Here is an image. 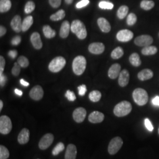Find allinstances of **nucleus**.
<instances>
[{
  "label": "nucleus",
  "mask_w": 159,
  "mask_h": 159,
  "mask_svg": "<svg viewBox=\"0 0 159 159\" xmlns=\"http://www.w3.org/2000/svg\"><path fill=\"white\" fill-rule=\"evenodd\" d=\"M71 31L73 33L75 34L80 40L85 39L87 35V30L83 23L80 20H74L71 25Z\"/></svg>",
  "instance_id": "nucleus-1"
},
{
  "label": "nucleus",
  "mask_w": 159,
  "mask_h": 159,
  "mask_svg": "<svg viewBox=\"0 0 159 159\" xmlns=\"http://www.w3.org/2000/svg\"><path fill=\"white\" fill-rule=\"evenodd\" d=\"M132 106L130 102L123 101L118 103L114 108V114L117 117H124L130 113Z\"/></svg>",
  "instance_id": "nucleus-2"
},
{
  "label": "nucleus",
  "mask_w": 159,
  "mask_h": 159,
  "mask_svg": "<svg viewBox=\"0 0 159 159\" xmlns=\"http://www.w3.org/2000/svg\"><path fill=\"white\" fill-rule=\"evenodd\" d=\"M133 98L137 105L142 106L147 104L148 100V93L145 90L137 88L133 93Z\"/></svg>",
  "instance_id": "nucleus-3"
},
{
  "label": "nucleus",
  "mask_w": 159,
  "mask_h": 159,
  "mask_svg": "<svg viewBox=\"0 0 159 159\" xmlns=\"http://www.w3.org/2000/svg\"><path fill=\"white\" fill-rule=\"evenodd\" d=\"M87 61L85 57L79 56L75 57L73 61V70L75 74L80 75L83 74L86 68Z\"/></svg>",
  "instance_id": "nucleus-4"
},
{
  "label": "nucleus",
  "mask_w": 159,
  "mask_h": 159,
  "mask_svg": "<svg viewBox=\"0 0 159 159\" xmlns=\"http://www.w3.org/2000/svg\"><path fill=\"white\" fill-rule=\"evenodd\" d=\"M66 64V61L64 57H56L49 64L48 68L52 73H58L64 67Z\"/></svg>",
  "instance_id": "nucleus-5"
},
{
  "label": "nucleus",
  "mask_w": 159,
  "mask_h": 159,
  "mask_svg": "<svg viewBox=\"0 0 159 159\" xmlns=\"http://www.w3.org/2000/svg\"><path fill=\"white\" fill-rule=\"evenodd\" d=\"M11 120L7 116H1L0 117V133L6 135L9 134L12 130Z\"/></svg>",
  "instance_id": "nucleus-6"
},
{
  "label": "nucleus",
  "mask_w": 159,
  "mask_h": 159,
  "mask_svg": "<svg viewBox=\"0 0 159 159\" xmlns=\"http://www.w3.org/2000/svg\"><path fill=\"white\" fill-rule=\"evenodd\" d=\"M123 144V140L120 137H116L111 139L108 144V152L110 154L114 155L117 153Z\"/></svg>",
  "instance_id": "nucleus-7"
},
{
  "label": "nucleus",
  "mask_w": 159,
  "mask_h": 159,
  "mask_svg": "<svg viewBox=\"0 0 159 159\" xmlns=\"http://www.w3.org/2000/svg\"><path fill=\"white\" fill-rule=\"evenodd\" d=\"M153 42V38L149 35H142L137 37L134 40V43L140 47H146L151 45Z\"/></svg>",
  "instance_id": "nucleus-8"
},
{
  "label": "nucleus",
  "mask_w": 159,
  "mask_h": 159,
  "mask_svg": "<svg viewBox=\"0 0 159 159\" xmlns=\"http://www.w3.org/2000/svg\"><path fill=\"white\" fill-rule=\"evenodd\" d=\"M54 141V136L51 133H47L40 139L39 146L41 150H46L49 148Z\"/></svg>",
  "instance_id": "nucleus-9"
},
{
  "label": "nucleus",
  "mask_w": 159,
  "mask_h": 159,
  "mask_svg": "<svg viewBox=\"0 0 159 159\" xmlns=\"http://www.w3.org/2000/svg\"><path fill=\"white\" fill-rule=\"evenodd\" d=\"M133 33L130 30H122L117 33L116 38L121 42H128L133 38Z\"/></svg>",
  "instance_id": "nucleus-10"
},
{
  "label": "nucleus",
  "mask_w": 159,
  "mask_h": 159,
  "mask_svg": "<svg viewBox=\"0 0 159 159\" xmlns=\"http://www.w3.org/2000/svg\"><path fill=\"white\" fill-rule=\"evenodd\" d=\"M30 97L34 100L39 101L44 96V91L43 88L40 85H35L30 91Z\"/></svg>",
  "instance_id": "nucleus-11"
},
{
  "label": "nucleus",
  "mask_w": 159,
  "mask_h": 159,
  "mask_svg": "<svg viewBox=\"0 0 159 159\" xmlns=\"http://www.w3.org/2000/svg\"><path fill=\"white\" fill-rule=\"evenodd\" d=\"M87 111L83 107H79L74 110L73 113V117L74 121L78 123H82L85 119Z\"/></svg>",
  "instance_id": "nucleus-12"
},
{
  "label": "nucleus",
  "mask_w": 159,
  "mask_h": 159,
  "mask_svg": "<svg viewBox=\"0 0 159 159\" xmlns=\"http://www.w3.org/2000/svg\"><path fill=\"white\" fill-rule=\"evenodd\" d=\"M105 50V46L102 43H93L89 46V51L93 54H101Z\"/></svg>",
  "instance_id": "nucleus-13"
},
{
  "label": "nucleus",
  "mask_w": 159,
  "mask_h": 159,
  "mask_svg": "<svg viewBox=\"0 0 159 159\" xmlns=\"http://www.w3.org/2000/svg\"><path fill=\"white\" fill-rule=\"evenodd\" d=\"M30 40L32 45L36 50H40L43 47V43L41 40V37L39 33L34 32L31 34Z\"/></svg>",
  "instance_id": "nucleus-14"
},
{
  "label": "nucleus",
  "mask_w": 159,
  "mask_h": 159,
  "mask_svg": "<svg viewBox=\"0 0 159 159\" xmlns=\"http://www.w3.org/2000/svg\"><path fill=\"white\" fill-rule=\"evenodd\" d=\"M120 72H121V66L118 63L114 64L108 70V77L111 79H116L119 76Z\"/></svg>",
  "instance_id": "nucleus-15"
},
{
  "label": "nucleus",
  "mask_w": 159,
  "mask_h": 159,
  "mask_svg": "<svg viewBox=\"0 0 159 159\" xmlns=\"http://www.w3.org/2000/svg\"><path fill=\"white\" fill-rule=\"evenodd\" d=\"M130 80V74L127 70H122L119 76V84L120 86L124 87L127 85Z\"/></svg>",
  "instance_id": "nucleus-16"
},
{
  "label": "nucleus",
  "mask_w": 159,
  "mask_h": 159,
  "mask_svg": "<svg viewBox=\"0 0 159 159\" xmlns=\"http://www.w3.org/2000/svg\"><path fill=\"white\" fill-rule=\"evenodd\" d=\"M104 119V114L98 111H94L92 112L89 116V120L92 123H102Z\"/></svg>",
  "instance_id": "nucleus-17"
},
{
  "label": "nucleus",
  "mask_w": 159,
  "mask_h": 159,
  "mask_svg": "<svg viewBox=\"0 0 159 159\" xmlns=\"http://www.w3.org/2000/svg\"><path fill=\"white\" fill-rule=\"evenodd\" d=\"M30 133L29 129L24 128L20 132L18 136V142L20 144H25L29 142Z\"/></svg>",
  "instance_id": "nucleus-18"
},
{
  "label": "nucleus",
  "mask_w": 159,
  "mask_h": 159,
  "mask_svg": "<svg viewBox=\"0 0 159 159\" xmlns=\"http://www.w3.org/2000/svg\"><path fill=\"white\" fill-rule=\"evenodd\" d=\"M97 24L101 31L103 33H109L111 30V25L108 21L104 18H99L97 20Z\"/></svg>",
  "instance_id": "nucleus-19"
},
{
  "label": "nucleus",
  "mask_w": 159,
  "mask_h": 159,
  "mask_svg": "<svg viewBox=\"0 0 159 159\" xmlns=\"http://www.w3.org/2000/svg\"><path fill=\"white\" fill-rule=\"evenodd\" d=\"M77 153L76 146L73 144H68L65 153V159H75Z\"/></svg>",
  "instance_id": "nucleus-20"
},
{
  "label": "nucleus",
  "mask_w": 159,
  "mask_h": 159,
  "mask_svg": "<svg viewBox=\"0 0 159 159\" xmlns=\"http://www.w3.org/2000/svg\"><path fill=\"white\" fill-rule=\"evenodd\" d=\"M12 29L16 33H20L22 30L21 18L20 16H16L11 21Z\"/></svg>",
  "instance_id": "nucleus-21"
},
{
  "label": "nucleus",
  "mask_w": 159,
  "mask_h": 159,
  "mask_svg": "<svg viewBox=\"0 0 159 159\" xmlns=\"http://www.w3.org/2000/svg\"><path fill=\"white\" fill-rule=\"evenodd\" d=\"M138 78L141 81L151 79L153 77V72L150 69H144L138 73Z\"/></svg>",
  "instance_id": "nucleus-22"
},
{
  "label": "nucleus",
  "mask_w": 159,
  "mask_h": 159,
  "mask_svg": "<svg viewBox=\"0 0 159 159\" xmlns=\"http://www.w3.org/2000/svg\"><path fill=\"white\" fill-rule=\"evenodd\" d=\"M71 30V25L68 21H64L61 26L60 31V35L61 38L66 39L68 36L70 31Z\"/></svg>",
  "instance_id": "nucleus-23"
},
{
  "label": "nucleus",
  "mask_w": 159,
  "mask_h": 159,
  "mask_svg": "<svg viewBox=\"0 0 159 159\" xmlns=\"http://www.w3.org/2000/svg\"><path fill=\"white\" fill-rule=\"evenodd\" d=\"M34 22L33 17L32 16H27L24 18L22 22V31L24 32L27 31L31 27Z\"/></svg>",
  "instance_id": "nucleus-24"
},
{
  "label": "nucleus",
  "mask_w": 159,
  "mask_h": 159,
  "mask_svg": "<svg viewBox=\"0 0 159 159\" xmlns=\"http://www.w3.org/2000/svg\"><path fill=\"white\" fill-rule=\"evenodd\" d=\"M11 7L10 0H0V12L1 13L8 11Z\"/></svg>",
  "instance_id": "nucleus-25"
},
{
  "label": "nucleus",
  "mask_w": 159,
  "mask_h": 159,
  "mask_svg": "<svg viewBox=\"0 0 159 159\" xmlns=\"http://www.w3.org/2000/svg\"><path fill=\"white\" fill-rule=\"evenodd\" d=\"M129 61L131 65H133L134 67H139L142 64L139 55L136 52L131 54L130 56L129 57Z\"/></svg>",
  "instance_id": "nucleus-26"
},
{
  "label": "nucleus",
  "mask_w": 159,
  "mask_h": 159,
  "mask_svg": "<svg viewBox=\"0 0 159 159\" xmlns=\"http://www.w3.org/2000/svg\"><path fill=\"white\" fill-rule=\"evenodd\" d=\"M43 33L47 39H52L56 36V31L51 29L50 25H46L43 27Z\"/></svg>",
  "instance_id": "nucleus-27"
},
{
  "label": "nucleus",
  "mask_w": 159,
  "mask_h": 159,
  "mask_svg": "<svg viewBox=\"0 0 159 159\" xmlns=\"http://www.w3.org/2000/svg\"><path fill=\"white\" fill-rule=\"evenodd\" d=\"M157 52V48L155 46H146V47H144L142 50V53L144 56L154 55Z\"/></svg>",
  "instance_id": "nucleus-28"
},
{
  "label": "nucleus",
  "mask_w": 159,
  "mask_h": 159,
  "mask_svg": "<svg viewBox=\"0 0 159 159\" xmlns=\"http://www.w3.org/2000/svg\"><path fill=\"white\" fill-rule=\"evenodd\" d=\"M155 5L154 1L151 0H143L140 3V7L144 10L148 11L152 9Z\"/></svg>",
  "instance_id": "nucleus-29"
},
{
  "label": "nucleus",
  "mask_w": 159,
  "mask_h": 159,
  "mask_svg": "<svg viewBox=\"0 0 159 159\" xmlns=\"http://www.w3.org/2000/svg\"><path fill=\"white\" fill-rule=\"evenodd\" d=\"M65 16H66L65 11L63 10H60L58 11L56 13L52 14L50 16V20L54 21H60L63 20Z\"/></svg>",
  "instance_id": "nucleus-30"
},
{
  "label": "nucleus",
  "mask_w": 159,
  "mask_h": 159,
  "mask_svg": "<svg viewBox=\"0 0 159 159\" xmlns=\"http://www.w3.org/2000/svg\"><path fill=\"white\" fill-rule=\"evenodd\" d=\"M129 12V7L126 6H121L117 12V16L119 19L125 18Z\"/></svg>",
  "instance_id": "nucleus-31"
},
{
  "label": "nucleus",
  "mask_w": 159,
  "mask_h": 159,
  "mask_svg": "<svg viewBox=\"0 0 159 159\" xmlns=\"http://www.w3.org/2000/svg\"><path fill=\"white\" fill-rule=\"evenodd\" d=\"M124 54V51L123 48L120 47H118L114 49L113 51L111 52V57L113 59H119L120 58L122 57Z\"/></svg>",
  "instance_id": "nucleus-32"
},
{
  "label": "nucleus",
  "mask_w": 159,
  "mask_h": 159,
  "mask_svg": "<svg viewBox=\"0 0 159 159\" xmlns=\"http://www.w3.org/2000/svg\"><path fill=\"white\" fill-rule=\"evenodd\" d=\"M89 97L91 102H97L100 101V100L102 98V93L98 90H94L91 91L89 94Z\"/></svg>",
  "instance_id": "nucleus-33"
},
{
  "label": "nucleus",
  "mask_w": 159,
  "mask_h": 159,
  "mask_svg": "<svg viewBox=\"0 0 159 159\" xmlns=\"http://www.w3.org/2000/svg\"><path fill=\"white\" fill-rule=\"evenodd\" d=\"M10 156L8 148L3 145L0 146V159H7Z\"/></svg>",
  "instance_id": "nucleus-34"
},
{
  "label": "nucleus",
  "mask_w": 159,
  "mask_h": 159,
  "mask_svg": "<svg viewBox=\"0 0 159 159\" xmlns=\"http://www.w3.org/2000/svg\"><path fill=\"white\" fill-rule=\"evenodd\" d=\"M17 63L23 68H26L29 66V61L28 58L25 56H20L17 59Z\"/></svg>",
  "instance_id": "nucleus-35"
},
{
  "label": "nucleus",
  "mask_w": 159,
  "mask_h": 159,
  "mask_svg": "<svg viewBox=\"0 0 159 159\" xmlns=\"http://www.w3.org/2000/svg\"><path fill=\"white\" fill-rule=\"evenodd\" d=\"M35 8V5L34 2L30 1L26 3V4L25 6L24 11L26 14H29L34 11Z\"/></svg>",
  "instance_id": "nucleus-36"
},
{
  "label": "nucleus",
  "mask_w": 159,
  "mask_h": 159,
  "mask_svg": "<svg viewBox=\"0 0 159 159\" xmlns=\"http://www.w3.org/2000/svg\"><path fill=\"white\" fill-rule=\"evenodd\" d=\"M64 144L62 142L58 143L57 145L56 146V147L53 148L52 154L54 156H57L60 152H63L64 150Z\"/></svg>",
  "instance_id": "nucleus-37"
},
{
  "label": "nucleus",
  "mask_w": 159,
  "mask_h": 159,
  "mask_svg": "<svg viewBox=\"0 0 159 159\" xmlns=\"http://www.w3.org/2000/svg\"><path fill=\"white\" fill-rule=\"evenodd\" d=\"M98 6L100 8L104 10H111L114 7L113 4L108 1H101L100 2Z\"/></svg>",
  "instance_id": "nucleus-38"
},
{
  "label": "nucleus",
  "mask_w": 159,
  "mask_h": 159,
  "mask_svg": "<svg viewBox=\"0 0 159 159\" xmlns=\"http://www.w3.org/2000/svg\"><path fill=\"white\" fill-rule=\"evenodd\" d=\"M136 16L134 13H130L127 18V24L130 26L134 25L136 23Z\"/></svg>",
  "instance_id": "nucleus-39"
},
{
  "label": "nucleus",
  "mask_w": 159,
  "mask_h": 159,
  "mask_svg": "<svg viewBox=\"0 0 159 159\" xmlns=\"http://www.w3.org/2000/svg\"><path fill=\"white\" fill-rule=\"evenodd\" d=\"M21 66L18 63H14V67L12 68L11 73L14 76H18L21 71Z\"/></svg>",
  "instance_id": "nucleus-40"
},
{
  "label": "nucleus",
  "mask_w": 159,
  "mask_h": 159,
  "mask_svg": "<svg viewBox=\"0 0 159 159\" xmlns=\"http://www.w3.org/2000/svg\"><path fill=\"white\" fill-rule=\"evenodd\" d=\"M65 97L68 99L70 102H74L76 99V96L74 93V92L67 90L66 91V93L65 94Z\"/></svg>",
  "instance_id": "nucleus-41"
},
{
  "label": "nucleus",
  "mask_w": 159,
  "mask_h": 159,
  "mask_svg": "<svg viewBox=\"0 0 159 159\" xmlns=\"http://www.w3.org/2000/svg\"><path fill=\"white\" fill-rule=\"evenodd\" d=\"M77 89L79 90V94L80 96H83L85 95V93L87 92L86 85L84 84H82V85L79 86Z\"/></svg>",
  "instance_id": "nucleus-42"
},
{
  "label": "nucleus",
  "mask_w": 159,
  "mask_h": 159,
  "mask_svg": "<svg viewBox=\"0 0 159 159\" xmlns=\"http://www.w3.org/2000/svg\"><path fill=\"white\" fill-rule=\"evenodd\" d=\"M49 3L53 8H58L61 5V0H49Z\"/></svg>",
  "instance_id": "nucleus-43"
},
{
  "label": "nucleus",
  "mask_w": 159,
  "mask_h": 159,
  "mask_svg": "<svg viewBox=\"0 0 159 159\" xmlns=\"http://www.w3.org/2000/svg\"><path fill=\"white\" fill-rule=\"evenodd\" d=\"M89 2H90L89 0H81L76 4V7L77 8H81L83 7H84L85 6H87L89 4Z\"/></svg>",
  "instance_id": "nucleus-44"
},
{
  "label": "nucleus",
  "mask_w": 159,
  "mask_h": 159,
  "mask_svg": "<svg viewBox=\"0 0 159 159\" xmlns=\"http://www.w3.org/2000/svg\"><path fill=\"white\" fill-rule=\"evenodd\" d=\"M21 41V37L19 35H17L12 39L11 43L12 45H13V46H18V44H20Z\"/></svg>",
  "instance_id": "nucleus-45"
},
{
  "label": "nucleus",
  "mask_w": 159,
  "mask_h": 159,
  "mask_svg": "<svg viewBox=\"0 0 159 159\" xmlns=\"http://www.w3.org/2000/svg\"><path fill=\"white\" fill-rule=\"evenodd\" d=\"M144 125H145L146 127L148 129V130H149L150 131H152L153 130V126L152 125L150 120L148 119H146L144 120Z\"/></svg>",
  "instance_id": "nucleus-46"
},
{
  "label": "nucleus",
  "mask_w": 159,
  "mask_h": 159,
  "mask_svg": "<svg viewBox=\"0 0 159 159\" xmlns=\"http://www.w3.org/2000/svg\"><path fill=\"white\" fill-rule=\"evenodd\" d=\"M7 81V77L3 73H0V85L2 87L6 85Z\"/></svg>",
  "instance_id": "nucleus-47"
},
{
  "label": "nucleus",
  "mask_w": 159,
  "mask_h": 159,
  "mask_svg": "<svg viewBox=\"0 0 159 159\" xmlns=\"http://www.w3.org/2000/svg\"><path fill=\"white\" fill-rule=\"evenodd\" d=\"M6 65V61L2 56L0 57V73H3Z\"/></svg>",
  "instance_id": "nucleus-48"
},
{
  "label": "nucleus",
  "mask_w": 159,
  "mask_h": 159,
  "mask_svg": "<svg viewBox=\"0 0 159 159\" xmlns=\"http://www.w3.org/2000/svg\"><path fill=\"white\" fill-rule=\"evenodd\" d=\"M8 54L9 57H11L12 60H14V59H15L17 57L18 52H17V50H13L9 51Z\"/></svg>",
  "instance_id": "nucleus-49"
},
{
  "label": "nucleus",
  "mask_w": 159,
  "mask_h": 159,
  "mask_svg": "<svg viewBox=\"0 0 159 159\" xmlns=\"http://www.w3.org/2000/svg\"><path fill=\"white\" fill-rule=\"evenodd\" d=\"M6 33H7V30L6 28L4 26L1 25V27H0V37H1L2 36H4L6 34Z\"/></svg>",
  "instance_id": "nucleus-50"
},
{
  "label": "nucleus",
  "mask_w": 159,
  "mask_h": 159,
  "mask_svg": "<svg viewBox=\"0 0 159 159\" xmlns=\"http://www.w3.org/2000/svg\"><path fill=\"white\" fill-rule=\"evenodd\" d=\"M152 102L154 105L159 106V97L156 96L152 100Z\"/></svg>",
  "instance_id": "nucleus-51"
},
{
  "label": "nucleus",
  "mask_w": 159,
  "mask_h": 159,
  "mask_svg": "<svg viewBox=\"0 0 159 159\" xmlns=\"http://www.w3.org/2000/svg\"><path fill=\"white\" fill-rule=\"evenodd\" d=\"M20 83L21 84V85H23V86H25V87H27L30 84L29 83H28L26 81H25L24 79L20 80Z\"/></svg>",
  "instance_id": "nucleus-52"
},
{
  "label": "nucleus",
  "mask_w": 159,
  "mask_h": 159,
  "mask_svg": "<svg viewBox=\"0 0 159 159\" xmlns=\"http://www.w3.org/2000/svg\"><path fill=\"white\" fill-rule=\"evenodd\" d=\"M14 91H15V93L17 95H18V96H21L23 95V91H21V90H18L17 89H16Z\"/></svg>",
  "instance_id": "nucleus-53"
},
{
  "label": "nucleus",
  "mask_w": 159,
  "mask_h": 159,
  "mask_svg": "<svg viewBox=\"0 0 159 159\" xmlns=\"http://www.w3.org/2000/svg\"><path fill=\"white\" fill-rule=\"evenodd\" d=\"M65 1H66V4H71L73 2V0H65Z\"/></svg>",
  "instance_id": "nucleus-54"
},
{
  "label": "nucleus",
  "mask_w": 159,
  "mask_h": 159,
  "mask_svg": "<svg viewBox=\"0 0 159 159\" xmlns=\"http://www.w3.org/2000/svg\"><path fill=\"white\" fill-rule=\"evenodd\" d=\"M2 107H3V102L2 100H0V111L2 110Z\"/></svg>",
  "instance_id": "nucleus-55"
},
{
  "label": "nucleus",
  "mask_w": 159,
  "mask_h": 159,
  "mask_svg": "<svg viewBox=\"0 0 159 159\" xmlns=\"http://www.w3.org/2000/svg\"><path fill=\"white\" fill-rule=\"evenodd\" d=\"M158 133H159V130H158Z\"/></svg>",
  "instance_id": "nucleus-56"
},
{
  "label": "nucleus",
  "mask_w": 159,
  "mask_h": 159,
  "mask_svg": "<svg viewBox=\"0 0 159 159\" xmlns=\"http://www.w3.org/2000/svg\"></svg>",
  "instance_id": "nucleus-57"
}]
</instances>
